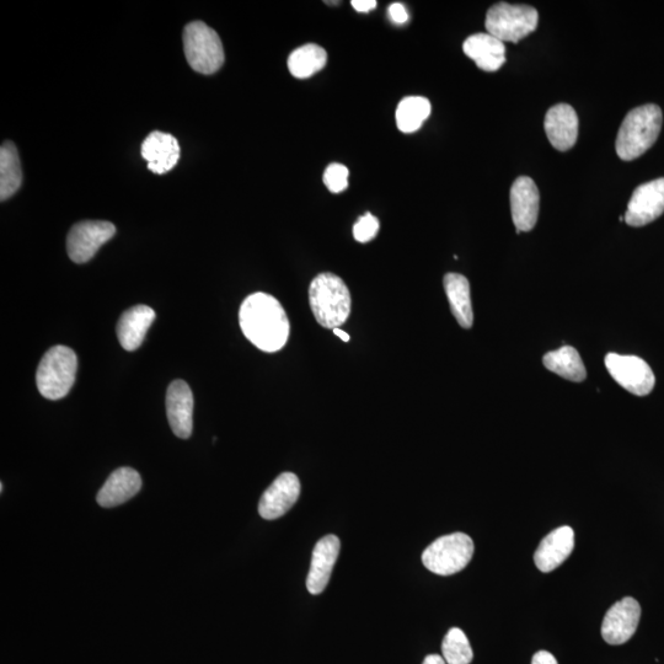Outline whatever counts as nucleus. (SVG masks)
Listing matches in <instances>:
<instances>
[{"mask_svg": "<svg viewBox=\"0 0 664 664\" xmlns=\"http://www.w3.org/2000/svg\"><path fill=\"white\" fill-rule=\"evenodd\" d=\"M23 184V170L16 147L12 142H5L0 149V198L2 201L18 192Z\"/></svg>", "mask_w": 664, "mask_h": 664, "instance_id": "nucleus-24", "label": "nucleus"}, {"mask_svg": "<svg viewBox=\"0 0 664 664\" xmlns=\"http://www.w3.org/2000/svg\"><path fill=\"white\" fill-rule=\"evenodd\" d=\"M166 414L171 430L187 439L194 430V394L184 380H174L166 392Z\"/></svg>", "mask_w": 664, "mask_h": 664, "instance_id": "nucleus-13", "label": "nucleus"}, {"mask_svg": "<svg viewBox=\"0 0 664 664\" xmlns=\"http://www.w3.org/2000/svg\"><path fill=\"white\" fill-rule=\"evenodd\" d=\"M532 664H559L554 655L548 651H539L535 653Z\"/></svg>", "mask_w": 664, "mask_h": 664, "instance_id": "nucleus-32", "label": "nucleus"}, {"mask_svg": "<svg viewBox=\"0 0 664 664\" xmlns=\"http://www.w3.org/2000/svg\"><path fill=\"white\" fill-rule=\"evenodd\" d=\"M142 489V479L138 471L132 468H120L114 471L99 491L96 501L104 508L117 507Z\"/></svg>", "mask_w": 664, "mask_h": 664, "instance_id": "nucleus-19", "label": "nucleus"}, {"mask_svg": "<svg viewBox=\"0 0 664 664\" xmlns=\"http://www.w3.org/2000/svg\"><path fill=\"white\" fill-rule=\"evenodd\" d=\"M605 367L615 382L631 394L646 396L655 388V374L649 364L639 357L609 353L605 357Z\"/></svg>", "mask_w": 664, "mask_h": 664, "instance_id": "nucleus-8", "label": "nucleus"}, {"mask_svg": "<svg viewBox=\"0 0 664 664\" xmlns=\"http://www.w3.org/2000/svg\"><path fill=\"white\" fill-rule=\"evenodd\" d=\"M116 234L114 224L106 221H85L73 226L67 237V251L76 264H85L101 246Z\"/></svg>", "mask_w": 664, "mask_h": 664, "instance_id": "nucleus-9", "label": "nucleus"}, {"mask_svg": "<svg viewBox=\"0 0 664 664\" xmlns=\"http://www.w3.org/2000/svg\"><path fill=\"white\" fill-rule=\"evenodd\" d=\"M184 50L190 67L198 73H216L224 64L221 39L216 31L202 21H195L186 26Z\"/></svg>", "mask_w": 664, "mask_h": 664, "instance_id": "nucleus-7", "label": "nucleus"}, {"mask_svg": "<svg viewBox=\"0 0 664 664\" xmlns=\"http://www.w3.org/2000/svg\"><path fill=\"white\" fill-rule=\"evenodd\" d=\"M465 55L484 72H496L506 62V47L490 34L471 35L463 45Z\"/></svg>", "mask_w": 664, "mask_h": 664, "instance_id": "nucleus-21", "label": "nucleus"}, {"mask_svg": "<svg viewBox=\"0 0 664 664\" xmlns=\"http://www.w3.org/2000/svg\"><path fill=\"white\" fill-rule=\"evenodd\" d=\"M430 100L422 96H408L400 101L396 109V125L401 132L414 133L419 131L431 115Z\"/></svg>", "mask_w": 664, "mask_h": 664, "instance_id": "nucleus-26", "label": "nucleus"}, {"mask_svg": "<svg viewBox=\"0 0 664 664\" xmlns=\"http://www.w3.org/2000/svg\"><path fill=\"white\" fill-rule=\"evenodd\" d=\"M474 555L473 539L464 533L444 535L423 551L427 570L439 576L458 574L469 565Z\"/></svg>", "mask_w": 664, "mask_h": 664, "instance_id": "nucleus-6", "label": "nucleus"}, {"mask_svg": "<svg viewBox=\"0 0 664 664\" xmlns=\"http://www.w3.org/2000/svg\"><path fill=\"white\" fill-rule=\"evenodd\" d=\"M538 10L529 5H514L505 2L492 5L486 14L487 34L502 42H517L537 29Z\"/></svg>", "mask_w": 664, "mask_h": 664, "instance_id": "nucleus-5", "label": "nucleus"}, {"mask_svg": "<svg viewBox=\"0 0 664 664\" xmlns=\"http://www.w3.org/2000/svg\"><path fill=\"white\" fill-rule=\"evenodd\" d=\"M379 221L372 213H366L353 226V237L358 243H368L377 237L379 232Z\"/></svg>", "mask_w": 664, "mask_h": 664, "instance_id": "nucleus-29", "label": "nucleus"}, {"mask_svg": "<svg viewBox=\"0 0 664 664\" xmlns=\"http://www.w3.org/2000/svg\"><path fill=\"white\" fill-rule=\"evenodd\" d=\"M664 213V178L642 184L631 196L625 222L630 227H644Z\"/></svg>", "mask_w": 664, "mask_h": 664, "instance_id": "nucleus-10", "label": "nucleus"}, {"mask_svg": "<svg viewBox=\"0 0 664 664\" xmlns=\"http://www.w3.org/2000/svg\"><path fill=\"white\" fill-rule=\"evenodd\" d=\"M155 320V312L148 305H136L121 315L117 324V337L126 351L141 347L147 332Z\"/></svg>", "mask_w": 664, "mask_h": 664, "instance_id": "nucleus-20", "label": "nucleus"}, {"mask_svg": "<svg viewBox=\"0 0 664 664\" xmlns=\"http://www.w3.org/2000/svg\"><path fill=\"white\" fill-rule=\"evenodd\" d=\"M544 128L555 149L569 151L575 146L578 137V117L574 107L567 104L551 107L545 116Z\"/></svg>", "mask_w": 664, "mask_h": 664, "instance_id": "nucleus-15", "label": "nucleus"}, {"mask_svg": "<svg viewBox=\"0 0 664 664\" xmlns=\"http://www.w3.org/2000/svg\"><path fill=\"white\" fill-rule=\"evenodd\" d=\"M348 175H350V171L345 165L332 163L325 170L324 184L334 194H340L348 187Z\"/></svg>", "mask_w": 664, "mask_h": 664, "instance_id": "nucleus-28", "label": "nucleus"}, {"mask_svg": "<svg viewBox=\"0 0 664 664\" xmlns=\"http://www.w3.org/2000/svg\"><path fill=\"white\" fill-rule=\"evenodd\" d=\"M442 653L447 664H470L474 658L467 635L458 628L449 630L444 637Z\"/></svg>", "mask_w": 664, "mask_h": 664, "instance_id": "nucleus-27", "label": "nucleus"}, {"mask_svg": "<svg viewBox=\"0 0 664 664\" xmlns=\"http://www.w3.org/2000/svg\"><path fill=\"white\" fill-rule=\"evenodd\" d=\"M301 496V481L293 473H283L264 492L259 503L260 516L266 521L285 516Z\"/></svg>", "mask_w": 664, "mask_h": 664, "instance_id": "nucleus-12", "label": "nucleus"}, {"mask_svg": "<svg viewBox=\"0 0 664 664\" xmlns=\"http://www.w3.org/2000/svg\"><path fill=\"white\" fill-rule=\"evenodd\" d=\"M641 617V607L636 599H621L605 614L602 636L609 645H623L636 633Z\"/></svg>", "mask_w": 664, "mask_h": 664, "instance_id": "nucleus-11", "label": "nucleus"}, {"mask_svg": "<svg viewBox=\"0 0 664 664\" xmlns=\"http://www.w3.org/2000/svg\"><path fill=\"white\" fill-rule=\"evenodd\" d=\"M543 363L550 372L558 374L570 382L582 383L587 377L586 367L580 353L571 346H564L559 350L546 353Z\"/></svg>", "mask_w": 664, "mask_h": 664, "instance_id": "nucleus-23", "label": "nucleus"}, {"mask_svg": "<svg viewBox=\"0 0 664 664\" xmlns=\"http://www.w3.org/2000/svg\"><path fill=\"white\" fill-rule=\"evenodd\" d=\"M511 212L517 233L530 232L538 222L540 194L533 179L521 176L510 192Z\"/></svg>", "mask_w": 664, "mask_h": 664, "instance_id": "nucleus-14", "label": "nucleus"}, {"mask_svg": "<svg viewBox=\"0 0 664 664\" xmlns=\"http://www.w3.org/2000/svg\"><path fill=\"white\" fill-rule=\"evenodd\" d=\"M389 16L395 24H405L409 21L408 10L401 3H394L389 7Z\"/></svg>", "mask_w": 664, "mask_h": 664, "instance_id": "nucleus-30", "label": "nucleus"}, {"mask_svg": "<svg viewBox=\"0 0 664 664\" xmlns=\"http://www.w3.org/2000/svg\"><path fill=\"white\" fill-rule=\"evenodd\" d=\"M328 55L323 47L308 44L294 50L288 58V69L293 77L307 79L325 67Z\"/></svg>", "mask_w": 664, "mask_h": 664, "instance_id": "nucleus-25", "label": "nucleus"}, {"mask_svg": "<svg viewBox=\"0 0 664 664\" xmlns=\"http://www.w3.org/2000/svg\"><path fill=\"white\" fill-rule=\"evenodd\" d=\"M334 334L336 336H339L340 339L344 342H348V341L351 340L350 335H348L346 331L341 330L340 328L339 329H334Z\"/></svg>", "mask_w": 664, "mask_h": 664, "instance_id": "nucleus-34", "label": "nucleus"}, {"mask_svg": "<svg viewBox=\"0 0 664 664\" xmlns=\"http://www.w3.org/2000/svg\"><path fill=\"white\" fill-rule=\"evenodd\" d=\"M575 548V533L571 527L555 529L542 540L535 551L534 562L542 572H551L572 554Z\"/></svg>", "mask_w": 664, "mask_h": 664, "instance_id": "nucleus-17", "label": "nucleus"}, {"mask_svg": "<svg viewBox=\"0 0 664 664\" xmlns=\"http://www.w3.org/2000/svg\"><path fill=\"white\" fill-rule=\"evenodd\" d=\"M351 5L358 13H368L377 8L376 0H352Z\"/></svg>", "mask_w": 664, "mask_h": 664, "instance_id": "nucleus-31", "label": "nucleus"}, {"mask_svg": "<svg viewBox=\"0 0 664 664\" xmlns=\"http://www.w3.org/2000/svg\"><path fill=\"white\" fill-rule=\"evenodd\" d=\"M662 122L661 107L655 104H646L631 110L619 128L615 143L618 157L625 162H631L649 151L660 136Z\"/></svg>", "mask_w": 664, "mask_h": 664, "instance_id": "nucleus-2", "label": "nucleus"}, {"mask_svg": "<svg viewBox=\"0 0 664 664\" xmlns=\"http://www.w3.org/2000/svg\"><path fill=\"white\" fill-rule=\"evenodd\" d=\"M309 303L318 324L325 329H339L351 314L350 289L331 272L320 273L310 283Z\"/></svg>", "mask_w": 664, "mask_h": 664, "instance_id": "nucleus-3", "label": "nucleus"}, {"mask_svg": "<svg viewBox=\"0 0 664 664\" xmlns=\"http://www.w3.org/2000/svg\"><path fill=\"white\" fill-rule=\"evenodd\" d=\"M142 157L147 160L148 169L154 174L169 173L180 159L178 139L169 133L152 132L142 143Z\"/></svg>", "mask_w": 664, "mask_h": 664, "instance_id": "nucleus-18", "label": "nucleus"}, {"mask_svg": "<svg viewBox=\"0 0 664 664\" xmlns=\"http://www.w3.org/2000/svg\"><path fill=\"white\" fill-rule=\"evenodd\" d=\"M239 324L251 344L262 352L281 351L286 346L291 325L285 309L266 293L251 294L240 307Z\"/></svg>", "mask_w": 664, "mask_h": 664, "instance_id": "nucleus-1", "label": "nucleus"}, {"mask_svg": "<svg viewBox=\"0 0 664 664\" xmlns=\"http://www.w3.org/2000/svg\"><path fill=\"white\" fill-rule=\"evenodd\" d=\"M443 283L454 318L463 329H470L474 324V313L467 277L459 273H447Z\"/></svg>", "mask_w": 664, "mask_h": 664, "instance_id": "nucleus-22", "label": "nucleus"}, {"mask_svg": "<svg viewBox=\"0 0 664 664\" xmlns=\"http://www.w3.org/2000/svg\"><path fill=\"white\" fill-rule=\"evenodd\" d=\"M341 543L336 535H326L315 545L312 565L307 577V588L312 594L325 591L330 581L332 569L339 558Z\"/></svg>", "mask_w": 664, "mask_h": 664, "instance_id": "nucleus-16", "label": "nucleus"}, {"mask_svg": "<svg viewBox=\"0 0 664 664\" xmlns=\"http://www.w3.org/2000/svg\"><path fill=\"white\" fill-rule=\"evenodd\" d=\"M78 358L72 348L55 346L42 357L37 368L36 384L48 400L64 398L76 382Z\"/></svg>", "mask_w": 664, "mask_h": 664, "instance_id": "nucleus-4", "label": "nucleus"}, {"mask_svg": "<svg viewBox=\"0 0 664 664\" xmlns=\"http://www.w3.org/2000/svg\"><path fill=\"white\" fill-rule=\"evenodd\" d=\"M423 664H447L443 657L438 655H430L425 658Z\"/></svg>", "mask_w": 664, "mask_h": 664, "instance_id": "nucleus-33", "label": "nucleus"}]
</instances>
